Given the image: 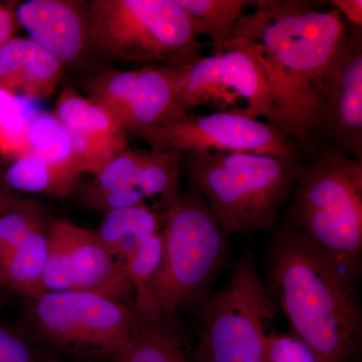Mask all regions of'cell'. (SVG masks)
<instances>
[{
    "instance_id": "cell-23",
    "label": "cell",
    "mask_w": 362,
    "mask_h": 362,
    "mask_svg": "<svg viewBox=\"0 0 362 362\" xmlns=\"http://www.w3.org/2000/svg\"><path fill=\"white\" fill-rule=\"evenodd\" d=\"M23 154H32L49 163L75 169L82 175L74 158L70 133L54 113L37 111L26 130Z\"/></svg>"
},
{
    "instance_id": "cell-25",
    "label": "cell",
    "mask_w": 362,
    "mask_h": 362,
    "mask_svg": "<svg viewBox=\"0 0 362 362\" xmlns=\"http://www.w3.org/2000/svg\"><path fill=\"white\" fill-rule=\"evenodd\" d=\"M211 40L214 54L223 49L228 33L252 0H175Z\"/></svg>"
},
{
    "instance_id": "cell-31",
    "label": "cell",
    "mask_w": 362,
    "mask_h": 362,
    "mask_svg": "<svg viewBox=\"0 0 362 362\" xmlns=\"http://www.w3.org/2000/svg\"><path fill=\"white\" fill-rule=\"evenodd\" d=\"M28 39L13 37L0 47V88L16 94L28 54Z\"/></svg>"
},
{
    "instance_id": "cell-3",
    "label": "cell",
    "mask_w": 362,
    "mask_h": 362,
    "mask_svg": "<svg viewBox=\"0 0 362 362\" xmlns=\"http://www.w3.org/2000/svg\"><path fill=\"white\" fill-rule=\"evenodd\" d=\"M302 160V156L187 151L181 153V173L230 238L277 228Z\"/></svg>"
},
{
    "instance_id": "cell-24",
    "label": "cell",
    "mask_w": 362,
    "mask_h": 362,
    "mask_svg": "<svg viewBox=\"0 0 362 362\" xmlns=\"http://www.w3.org/2000/svg\"><path fill=\"white\" fill-rule=\"evenodd\" d=\"M232 96L233 93L221 83L216 54L202 56L194 63L183 66L178 93V106L183 116L188 115L194 107L211 100L228 102Z\"/></svg>"
},
{
    "instance_id": "cell-13",
    "label": "cell",
    "mask_w": 362,
    "mask_h": 362,
    "mask_svg": "<svg viewBox=\"0 0 362 362\" xmlns=\"http://www.w3.org/2000/svg\"><path fill=\"white\" fill-rule=\"evenodd\" d=\"M54 115L70 133L74 156L85 173L96 175L128 149L122 125L71 88L62 92Z\"/></svg>"
},
{
    "instance_id": "cell-35",
    "label": "cell",
    "mask_w": 362,
    "mask_h": 362,
    "mask_svg": "<svg viewBox=\"0 0 362 362\" xmlns=\"http://www.w3.org/2000/svg\"><path fill=\"white\" fill-rule=\"evenodd\" d=\"M0 291H1V289H0Z\"/></svg>"
},
{
    "instance_id": "cell-9",
    "label": "cell",
    "mask_w": 362,
    "mask_h": 362,
    "mask_svg": "<svg viewBox=\"0 0 362 362\" xmlns=\"http://www.w3.org/2000/svg\"><path fill=\"white\" fill-rule=\"evenodd\" d=\"M152 150L180 152L228 151L263 156H302L291 138L273 124L247 116L243 110L204 116L187 115L163 125L126 131Z\"/></svg>"
},
{
    "instance_id": "cell-26",
    "label": "cell",
    "mask_w": 362,
    "mask_h": 362,
    "mask_svg": "<svg viewBox=\"0 0 362 362\" xmlns=\"http://www.w3.org/2000/svg\"><path fill=\"white\" fill-rule=\"evenodd\" d=\"M35 101L0 88V149L23 156L28 125L37 113Z\"/></svg>"
},
{
    "instance_id": "cell-15",
    "label": "cell",
    "mask_w": 362,
    "mask_h": 362,
    "mask_svg": "<svg viewBox=\"0 0 362 362\" xmlns=\"http://www.w3.org/2000/svg\"><path fill=\"white\" fill-rule=\"evenodd\" d=\"M218 56L221 83L235 96L247 101L245 113L263 117L285 133L283 105L268 71L258 57L242 42L226 39ZM286 134V133H285Z\"/></svg>"
},
{
    "instance_id": "cell-8",
    "label": "cell",
    "mask_w": 362,
    "mask_h": 362,
    "mask_svg": "<svg viewBox=\"0 0 362 362\" xmlns=\"http://www.w3.org/2000/svg\"><path fill=\"white\" fill-rule=\"evenodd\" d=\"M197 362H266L278 307L251 255L240 259L223 289L197 305Z\"/></svg>"
},
{
    "instance_id": "cell-28",
    "label": "cell",
    "mask_w": 362,
    "mask_h": 362,
    "mask_svg": "<svg viewBox=\"0 0 362 362\" xmlns=\"http://www.w3.org/2000/svg\"><path fill=\"white\" fill-rule=\"evenodd\" d=\"M137 75L138 70H130L108 71L94 76L87 83V98L109 112L122 125Z\"/></svg>"
},
{
    "instance_id": "cell-14",
    "label": "cell",
    "mask_w": 362,
    "mask_h": 362,
    "mask_svg": "<svg viewBox=\"0 0 362 362\" xmlns=\"http://www.w3.org/2000/svg\"><path fill=\"white\" fill-rule=\"evenodd\" d=\"M16 16L30 39L63 64L77 61L89 47L85 11L75 2L30 0Z\"/></svg>"
},
{
    "instance_id": "cell-32",
    "label": "cell",
    "mask_w": 362,
    "mask_h": 362,
    "mask_svg": "<svg viewBox=\"0 0 362 362\" xmlns=\"http://www.w3.org/2000/svg\"><path fill=\"white\" fill-rule=\"evenodd\" d=\"M333 8L344 16L351 25L361 28L362 1L361 0H332L330 1Z\"/></svg>"
},
{
    "instance_id": "cell-6",
    "label": "cell",
    "mask_w": 362,
    "mask_h": 362,
    "mask_svg": "<svg viewBox=\"0 0 362 362\" xmlns=\"http://www.w3.org/2000/svg\"><path fill=\"white\" fill-rule=\"evenodd\" d=\"M161 214L163 255L154 283L161 316L175 317L209 295L228 254V235L204 197L189 187Z\"/></svg>"
},
{
    "instance_id": "cell-5",
    "label": "cell",
    "mask_w": 362,
    "mask_h": 362,
    "mask_svg": "<svg viewBox=\"0 0 362 362\" xmlns=\"http://www.w3.org/2000/svg\"><path fill=\"white\" fill-rule=\"evenodd\" d=\"M302 160L287 220L361 271L362 158L319 145Z\"/></svg>"
},
{
    "instance_id": "cell-11",
    "label": "cell",
    "mask_w": 362,
    "mask_h": 362,
    "mask_svg": "<svg viewBox=\"0 0 362 362\" xmlns=\"http://www.w3.org/2000/svg\"><path fill=\"white\" fill-rule=\"evenodd\" d=\"M316 140L318 146L362 158V35L356 26H347L319 85Z\"/></svg>"
},
{
    "instance_id": "cell-33",
    "label": "cell",
    "mask_w": 362,
    "mask_h": 362,
    "mask_svg": "<svg viewBox=\"0 0 362 362\" xmlns=\"http://www.w3.org/2000/svg\"><path fill=\"white\" fill-rule=\"evenodd\" d=\"M13 18L11 11L0 6V47L13 39Z\"/></svg>"
},
{
    "instance_id": "cell-19",
    "label": "cell",
    "mask_w": 362,
    "mask_h": 362,
    "mask_svg": "<svg viewBox=\"0 0 362 362\" xmlns=\"http://www.w3.org/2000/svg\"><path fill=\"white\" fill-rule=\"evenodd\" d=\"M171 324L136 314L129 342L115 362H190Z\"/></svg>"
},
{
    "instance_id": "cell-27",
    "label": "cell",
    "mask_w": 362,
    "mask_h": 362,
    "mask_svg": "<svg viewBox=\"0 0 362 362\" xmlns=\"http://www.w3.org/2000/svg\"><path fill=\"white\" fill-rule=\"evenodd\" d=\"M64 64L28 37V54L21 70L18 90L35 100L54 92L63 74Z\"/></svg>"
},
{
    "instance_id": "cell-18",
    "label": "cell",
    "mask_w": 362,
    "mask_h": 362,
    "mask_svg": "<svg viewBox=\"0 0 362 362\" xmlns=\"http://www.w3.org/2000/svg\"><path fill=\"white\" fill-rule=\"evenodd\" d=\"M160 230V213L142 204L106 211L94 232L107 252L124 263L143 240Z\"/></svg>"
},
{
    "instance_id": "cell-30",
    "label": "cell",
    "mask_w": 362,
    "mask_h": 362,
    "mask_svg": "<svg viewBox=\"0 0 362 362\" xmlns=\"http://www.w3.org/2000/svg\"><path fill=\"white\" fill-rule=\"evenodd\" d=\"M266 362L322 361L303 340L273 329L267 337Z\"/></svg>"
},
{
    "instance_id": "cell-17",
    "label": "cell",
    "mask_w": 362,
    "mask_h": 362,
    "mask_svg": "<svg viewBox=\"0 0 362 362\" xmlns=\"http://www.w3.org/2000/svg\"><path fill=\"white\" fill-rule=\"evenodd\" d=\"M144 153L127 149L109 162L83 190L84 206L105 213L145 204L136 187Z\"/></svg>"
},
{
    "instance_id": "cell-4",
    "label": "cell",
    "mask_w": 362,
    "mask_h": 362,
    "mask_svg": "<svg viewBox=\"0 0 362 362\" xmlns=\"http://www.w3.org/2000/svg\"><path fill=\"white\" fill-rule=\"evenodd\" d=\"M84 11L102 58L185 66L202 57L201 30L175 0H93Z\"/></svg>"
},
{
    "instance_id": "cell-20",
    "label": "cell",
    "mask_w": 362,
    "mask_h": 362,
    "mask_svg": "<svg viewBox=\"0 0 362 362\" xmlns=\"http://www.w3.org/2000/svg\"><path fill=\"white\" fill-rule=\"evenodd\" d=\"M80 173L75 169L56 165L32 154H23L7 168V188L28 192L65 197L77 187Z\"/></svg>"
},
{
    "instance_id": "cell-10",
    "label": "cell",
    "mask_w": 362,
    "mask_h": 362,
    "mask_svg": "<svg viewBox=\"0 0 362 362\" xmlns=\"http://www.w3.org/2000/svg\"><path fill=\"white\" fill-rule=\"evenodd\" d=\"M42 285L45 292L96 293L133 307L124 263L107 252L94 230L62 218L49 223Z\"/></svg>"
},
{
    "instance_id": "cell-22",
    "label": "cell",
    "mask_w": 362,
    "mask_h": 362,
    "mask_svg": "<svg viewBox=\"0 0 362 362\" xmlns=\"http://www.w3.org/2000/svg\"><path fill=\"white\" fill-rule=\"evenodd\" d=\"M181 153L177 150H151L149 153H144L138 170L136 187L143 201L158 197L162 211L170 206L182 192L180 189Z\"/></svg>"
},
{
    "instance_id": "cell-34",
    "label": "cell",
    "mask_w": 362,
    "mask_h": 362,
    "mask_svg": "<svg viewBox=\"0 0 362 362\" xmlns=\"http://www.w3.org/2000/svg\"><path fill=\"white\" fill-rule=\"evenodd\" d=\"M42 362H75V361H68V359H64V358H61V357L52 356V354H49V352H47V351H45V350H42Z\"/></svg>"
},
{
    "instance_id": "cell-7",
    "label": "cell",
    "mask_w": 362,
    "mask_h": 362,
    "mask_svg": "<svg viewBox=\"0 0 362 362\" xmlns=\"http://www.w3.org/2000/svg\"><path fill=\"white\" fill-rule=\"evenodd\" d=\"M23 323L52 356L75 362H115L135 321L129 305L86 291L45 292L23 300Z\"/></svg>"
},
{
    "instance_id": "cell-12",
    "label": "cell",
    "mask_w": 362,
    "mask_h": 362,
    "mask_svg": "<svg viewBox=\"0 0 362 362\" xmlns=\"http://www.w3.org/2000/svg\"><path fill=\"white\" fill-rule=\"evenodd\" d=\"M51 218L40 204L18 197L0 211V289L23 300L44 294Z\"/></svg>"
},
{
    "instance_id": "cell-1",
    "label": "cell",
    "mask_w": 362,
    "mask_h": 362,
    "mask_svg": "<svg viewBox=\"0 0 362 362\" xmlns=\"http://www.w3.org/2000/svg\"><path fill=\"white\" fill-rule=\"evenodd\" d=\"M269 294L294 337L322 362H354L361 354V271L291 225L279 223L264 254Z\"/></svg>"
},
{
    "instance_id": "cell-29",
    "label": "cell",
    "mask_w": 362,
    "mask_h": 362,
    "mask_svg": "<svg viewBox=\"0 0 362 362\" xmlns=\"http://www.w3.org/2000/svg\"><path fill=\"white\" fill-rule=\"evenodd\" d=\"M0 362H42V349L23 324L0 320Z\"/></svg>"
},
{
    "instance_id": "cell-2",
    "label": "cell",
    "mask_w": 362,
    "mask_h": 362,
    "mask_svg": "<svg viewBox=\"0 0 362 362\" xmlns=\"http://www.w3.org/2000/svg\"><path fill=\"white\" fill-rule=\"evenodd\" d=\"M226 39L238 40L259 59L282 101L285 133L302 156L317 145L321 80L341 47L347 23L337 9L317 11L310 1L254 0Z\"/></svg>"
},
{
    "instance_id": "cell-21",
    "label": "cell",
    "mask_w": 362,
    "mask_h": 362,
    "mask_svg": "<svg viewBox=\"0 0 362 362\" xmlns=\"http://www.w3.org/2000/svg\"><path fill=\"white\" fill-rule=\"evenodd\" d=\"M163 255V240L161 233L149 235L142 240L124 262L126 274L134 300L133 310L145 319L162 317L154 298V283Z\"/></svg>"
},
{
    "instance_id": "cell-16",
    "label": "cell",
    "mask_w": 362,
    "mask_h": 362,
    "mask_svg": "<svg viewBox=\"0 0 362 362\" xmlns=\"http://www.w3.org/2000/svg\"><path fill=\"white\" fill-rule=\"evenodd\" d=\"M182 68L157 65L138 69L134 90L122 121L125 132L185 118L178 106Z\"/></svg>"
}]
</instances>
